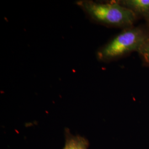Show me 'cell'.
I'll list each match as a JSON object with an SVG mask.
<instances>
[{
    "label": "cell",
    "mask_w": 149,
    "mask_h": 149,
    "mask_svg": "<svg viewBox=\"0 0 149 149\" xmlns=\"http://www.w3.org/2000/svg\"><path fill=\"white\" fill-rule=\"evenodd\" d=\"M76 4L92 21L105 27L123 29L134 26L138 18L117 0L108 2L81 0Z\"/></svg>",
    "instance_id": "6da1fadb"
},
{
    "label": "cell",
    "mask_w": 149,
    "mask_h": 149,
    "mask_svg": "<svg viewBox=\"0 0 149 149\" xmlns=\"http://www.w3.org/2000/svg\"><path fill=\"white\" fill-rule=\"evenodd\" d=\"M149 36V29L140 26H133L123 29L98 49L97 59L103 63H110L123 58L135 52H138Z\"/></svg>",
    "instance_id": "7a4b0ae2"
},
{
    "label": "cell",
    "mask_w": 149,
    "mask_h": 149,
    "mask_svg": "<svg viewBox=\"0 0 149 149\" xmlns=\"http://www.w3.org/2000/svg\"><path fill=\"white\" fill-rule=\"evenodd\" d=\"M124 7L133 12L138 18L149 16V0H117Z\"/></svg>",
    "instance_id": "3957f363"
},
{
    "label": "cell",
    "mask_w": 149,
    "mask_h": 149,
    "mask_svg": "<svg viewBox=\"0 0 149 149\" xmlns=\"http://www.w3.org/2000/svg\"><path fill=\"white\" fill-rule=\"evenodd\" d=\"M65 143L63 149H88L89 141L87 139L79 135H73L69 128H65Z\"/></svg>",
    "instance_id": "277c9868"
},
{
    "label": "cell",
    "mask_w": 149,
    "mask_h": 149,
    "mask_svg": "<svg viewBox=\"0 0 149 149\" xmlns=\"http://www.w3.org/2000/svg\"><path fill=\"white\" fill-rule=\"evenodd\" d=\"M137 53L143 66L149 68V36L144 41Z\"/></svg>",
    "instance_id": "5b68a950"
},
{
    "label": "cell",
    "mask_w": 149,
    "mask_h": 149,
    "mask_svg": "<svg viewBox=\"0 0 149 149\" xmlns=\"http://www.w3.org/2000/svg\"><path fill=\"white\" fill-rule=\"evenodd\" d=\"M145 19L146 20V23H147V25H148V29L149 30V16H148L147 17H146L145 18Z\"/></svg>",
    "instance_id": "8992f818"
}]
</instances>
